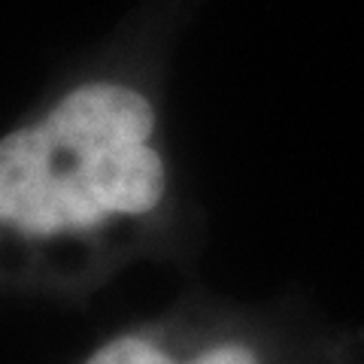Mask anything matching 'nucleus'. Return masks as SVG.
I'll return each mask as SVG.
<instances>
[{
    "instance_id": "nucleus-1",
    "label": "nucleus",
    "mask_w": 364,
    "mask_h": 364,
    "mask_svg": "<svg viewBox=\"0 0 364 364\" xmlns=\"http://www.w3.org/2000/svg\"><path fill=\"white\" fill-rule=\"evenodd\" d=\"M155 109L122 82H85L0 140V225L28 237L146 215L164 198Z\"/></svg>"
},
{
    "instance_id": "nucleus-2",
    "label": "nucleus",
    "mask_w": 364,
    "mask_h": 364,
    "mask_svg": "<svg viewBox=\"0 0 364 364\" xmlns=\"http://www.w3.org/2000/svg\"><path fill=\"white\" fill-rule=\"evenodd\" d=\"M85 364H176L164 349L143 337H119L100 346Z\"/></svg>"
},
{
    "instance_id": "nucleus-3",
    "label": "nucleus",
    "mask_w": 364,
    "mask_h": 364,
    "mask_svg": "<svg viewBox=\"0 0 364 364\" xmlns=\"http://www.w3.org/2000/svg\"><path fill=\"white\" fill-rule=\"evenodd\" d=\"M188 364H258V358L252 349H246L240 343H225V346L200 352V355H195Z\"/></svg>"
}]
</instances>
